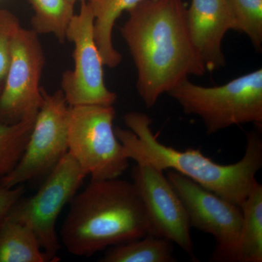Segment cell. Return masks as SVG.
I'll return each mask as SVG.
<instances>
[{"label":"cell","instance_id":"14","mask_svg":"<svg viewBox=\"0 0 262 262\" xmlns=\"http://www.w3.org/2000/svg\"><path fill=\"white\" fill-rule=\"evenodd\" d=\"M241 208L244 219L234 262H261L262 185L257 180Z\"/></svg>","mask_w":262,"mask_h":262},{"label":"cell","instance_id":"6","mask_svg":"<svg viewBox=\"0 0 262 262\" xmlns=\"http://www.w3.org/2000/svg\"><path fill=\"white\" fill-rule=\"evenodd\" d=\"M87 176L68 151L48 174L37 192L28 198H19L7 215L8 220L32 229L49 261H59L57 256L60 248L56 229L57 220Z\"/></svg>","mask_w":262,"mask_h":262},{"label":"cell","instance_id":"19","mask_svg":"<svg viewBox=\"0 0 262 262\" xmlns=\"http://www.w3.org/2000/svg\"><path fill=\"white\" fill-rule=\"evenodd\" d=\"M233 30L246 34L255 49L262 50V0H227Z\"/></svg>","mask_w":262,"mask_h":262},{"label":"cell","instance_id":"16","mask_svg":"<svg viewBox=\"0 0 262 262\" xmlns=\"http://www.w3.org/2000/svg\"><path fill=\"white\" fill-rule=\"evenodd\" d=\"M173 243L148 234L141 238L108 248L101 262H174Z\"/></svg>","mask_w":262,"mask_h":262},{"label":"cell","instance_id":"18","mask_svg":"<svg viewBox=\"0 0 262 262\" xmlns=\"http://www.w3.org/2000/svg\"><path fill=\"white\" fill-rule=\"evenodd\" d=\"M37 113L12 125L0 122V179L12 171L21 158Z\"/></svg>","mask_w":262,"mask_h":262},{"label":"cell","instance_id":"4","mask_svg":"<svg viewBox=\"0 0 262 262\" xmlns=\"http://www.w3.org/2000/svg\"><path fill=\"white\" fill-rule=\"evenodd\" d=\"M168 94L184 113L200 117L209 135L243 124L261 127V69L215 87L199 85L187 78Z\"/></svg>","mask_w":262,"mask_h":262},{"label":"cell","instance_id":"22","mask_svg":"<svg viewBox=\"0 0 262 262\" xmlns=\"http://www.w3.org/2000/svg\"><path fill=\"white\" fill-rule=\"evenodd\" d=\"M67 1L70 2L71 4H72L73 5H75L76 2L77 1H82V0H67Z\"/></svg>","mask_w":262,"mask_h":262},{"label":"cell","instance_id":"5","mask_svg":"<svg viewBox=\"0 0 262 262\" xmlns=\"http://www.w3.org/2000/svg\"><path fill=\"white\" fill-rule=\"evenodd\" d=\"M113 106H70L68 146L71 155L91 180L120 178L129 159L114 128Z\"/></svg>","mask_w":262,"mask_h":262},{"label":"cell","instance_id":"7","mask_svg":"<svg viewBox=\"0 0 262 262\" xmlns=\"http://www.w3.org/2000/svg\"><path fill=\"white\" fill-rule=\"evenodd\" d=\"M42 103L36 117L25 151L0 187L13 188L48 175L69 151V106L61 89L48 94L41 89Z\"/></svg>","mask_w":262,"mask_h":262},{"label":"cell","instance_id":"10","mask_svg":"<svg viewBox=\"0 0 262 262\" xmlns=\"http://www.w3.org/2000/svg\"><path fill=\"white\" fill-rule=\"evenodd\" d=\"M44 66L38 34L20 27L12 42L9 67L0 94V122L12 125L38 113L43 100L39 82Z\"/></svg>","mask_w":262,"mask_h":262},{"label":"cell","instance_id":"21","mask_svg":"<svg viewBox=\"0 0 262 262\" xmlns=\"http://www.w3.org/2000/svg\"><path fill=\"white\" fill-rule=\"evenodd\" d=\"M24 193L25 188L23 184L13 188L0 187V226L7 218L12 206L24 196Z\"/></svg>","mask_w":262,"mask_h":262},{"label":"cell","instance_id":"2","mask_svg":"<svg viewBox=\"0 0 262 262\" xmlns=\"http://www.w3.org/2000/svg\"><path fill=\"white\" fill-rule=\"evenodd\" d=\"M127 129L116 127L115 134L129 160L146 162L165 171L185 176L239 207L246 201L262 166V137L259 130L247 134L244 158L231 165H220L199 149L180 151L164 145L153 134L152 120L146 114L131 112L123 117Z\"/></svg>","mask_w":262,"mask_h":262},{"label":"cell","instance_id":"13","mask_svg":"<svg viewBox=\"0 0 262 262\" xmlns=\"http://www.w3.org/2000/svg\"><path fill=\"white\" fill-rule=\"evenodd\" d=\"M144 0H89L94 15V39L103 64L115 68L122 61V56L114 47L113 33L116 20Z\"/></svg>","mask_w":262,"mask_h":262},{"label":"cell","instance_id":"1","mask_svg":"<svg viewBox=\"0 0 262 262\" xmlns=\"http://www.w3.org/2000/svg\"><path fill=\"white\" fill-rule=\"evenodd\" d=\"M120 27L137 71L136 89L146 107L189 76L207 70L191 39L182 0H144Z\"/></svg>","mask_w":262,"mask_h":262},{"label":"cell","instance_id":"20","mask_svg":"<svg viewBox=\"0 0 262 262\" xmlns=\"http://www.w3.org/2000/svg\"><path fill=\"white\" fill-rule=\"evenodd\" d=\"M20 27L16 15L0 8V94L9 67L12 42Z\"/></svg>","mask_w":262,"mask_h":262},{"label":"cell","instance_id":"12","mask_svg":"<svg viewBox=\"0 0 262 262\" xmlns=\"http://www.w3.org/2000/svg\"><path fill=\"white\" fill-rule=\"evenodd\" d=\"M187 25L196 52L207 72H214L226 64L222 41L233 21L227 0H192L187 8Z\"/></svg>","mask_w":262,"mask_h":262},{"label":"cell","instance_id":"17","mask_svg":"<svg viewBox=\"0 0 262 262\" xmlns=\"http://www.w3.org/2000/svg\"><path fill=\"white\" fill-rule=\"evenodd\" d=\"M34 14L31 24L37 34H52L61 42L73 18L74 5L67 0H29Z\"/></svg>","mask_w":262,"mask_h":262},{"label":"cell","instance_id":"8","mask_svg":"<svg viewBox=\"0 0 262 262\" xmlns=\"http://www.w3.org/2000/svg\"><path fill=\"white\" fill-rule=\"evenodd\" d=\"M167 178L182 201L191 227L211 234L216 246L210 261L234 262L243 224L241 207L175 170Z\"/></svg>","mask_w":262,"mask_h":262},{"label":"cell","instance_id":"3","mask_svg":"<svg viewBox=\"0 0 262 262\" xmlns=\"http://www.w3.org/2000/svg\"><path fill=\"white\" fill-rule=\"evenodd\" d=\"M151 233L135 184L117 178L91 180L75 194L62 225L61 237L71 254L91 256Z\"/></svg>","mask_w":262,"mask_h":262},{"label":"cell","instance_id":"15","mask_svg":"<svg viewBox=\"0 0 262 262\" xmlns=\"http://www.w3.org/2000/svg\"><path fill=\"white\" fill-rule=\"evenodd\" d=\"M49 262L27 226L5 219L0 226V262Z\"/></svg>","mask_w":262,"mask_h":262},{"label":"cell","instance_id":"9","mask_svg":"<svg viewBox=\"0 0 262 262\" xmlns=\"http://www.w3.org/2000/svg\"><path fill=\"white\" fill-rule=\"evenodd\" d=\"M80 13L75 15L66 38L75 45V68L62 75L61 90L69 106H113L117 95L105 84L103 62L94 39V15L86 0L80 2Z\"/></svg>","mask_w":262,"mask_h":262},{"label":"cell","instance_id":"11","mask_svg":"<svg viewBox=\"0 0 262 262\" xmlns=\"http://www.w3.org/2000/svg\"><path fill=\"white\" fill-rule=\"evenodd\" d=\"M132 177L145 208L151 234L169 239L194 258L187 211L163 170L146 162H137Z\"/></svg>","mask_w":262,"mask_h":262}]
</instances>
